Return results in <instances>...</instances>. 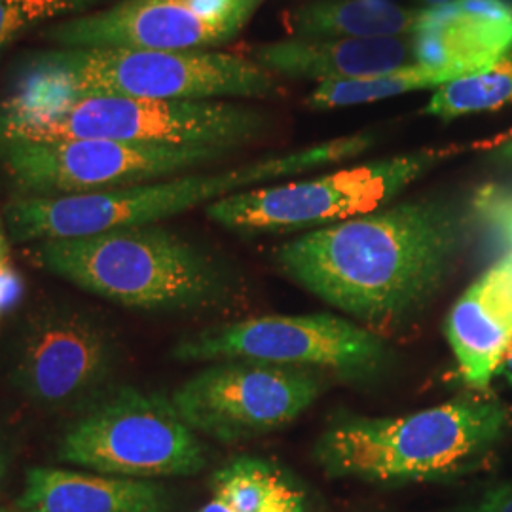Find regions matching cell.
<instances>
[{
    "label": "cell",
    "instance_id": "15",
    "mask_svg": "<svg viewBox=\"0 0 512 512\" xmlns=\"http://www.w3.org/2000/svg\"><path fill=\"white\" fill-rule=\"evenodd\" d=\"M268 73L308 80H353L416 63L414 33L382 38H298L258 44L249 55Z\"/></svg>",
    "mask_w": 512,
    "mask_h": 512
},
{
    "label": "cell",
    "instance_id": "7",
    "mask_svg": "<svg viewBox=\"0 0 512 512\" xmlns=\"http://www.w3.org/2000/svg\"><path fill=\"white\" fill-rule=\"evenodd\" d=\"M456 152L458 145L421 148L315 179L243 190L207 205L205 211L213 222L239 234L317 230L382 209Z\"/></svg>",
    "mask_w": 512,
    "mask_h": 512
},
{
    "label": "cell",
    "instance_id": "30",
    "mask_svg": "<svg viewBox=\"0 0 512 512\" xmlns=\"http://www.w3.org/2000/svg\"><path fill=\"white\" fill-rule=\"evenodd\" d=\"M452 2H456V0H418V4H420L418 8H421V10H435V8L448 6Z\"/></svg>",
    "mask_w": 512,
    "mask_h": 512
},
{
    "label": "cell",
    "instance_id": "22",
    "mask_svg": "<svg viewBox=\"0 0 512 512\" xmlns=\"http://www.w3.org/2000/svg\"><path fill=\"white\" fill-rule=\"evenodd\" d=\"M95 2L101 0H0V52L35 25L80 12Z\"/></svg>",
    "mask_w": 512,
    "mask_h": 512
},
{
    "label": "cell",
    "instance_id": "17",
    "mask_svg": "<svg viewBox=\"0 0 512 512\" xmlns=\"http://www.w3.org/2000/svg\"><path fill=\"white\" fill-rule=\"evenodd\" d=\"M446 340L463 382L486 389L512 348V306L482 275L448 313Z\"/></svg>",
    "mask_w": 512,
    "mask_h": 512
},
{
    "label": "cell",
    "instance_id": "8",
    "mask_svg": "<svg viewBox=\"0 0 512 512\" xmlns=\"http://www.w3.org/2000/svg\"><path fill=\"white\" fill-rule=\"evenodd\" d=\"M57 458L99 475L156 480L198 475L207 465V450L171 397L120 387L74 421Z\"/></svg>",
    "mask_w": 512,
    "mask_h": 512
},
{
    "label": "cell",
    "instance_id": "28",
    "mask_svg": "<svg viewBox=\"0 0 512 512\" xmlns=\"http://www.w3.org/2000/svg\"><path fill=\"white\" fill-rule=\"evenodd\" d=\"M492 158L501 164H512V131L505 137V141L495 148Z\"/></svg>",
    "mask_w": 512,
    "mask_h": 512
},
{
    "label": "cell",
    "instance_id": "20",
    "mask_svg": "<svg viewBox=\"0 0 512 512\" xmlns=\"http://www.w3.org/2000/svg\"><path fill=\"white\" fill-rule=\"evenodd\" d=\"M454 80H458V76L450 69L416 61L391 73L353 80L321 82L306 99V105L313 110L346 109L355 105L384 101L408 92H418L425 88L439 90L440 86L450 84Z\"/></svg>",
    "mask_w": 512,
    "mask_h": 512
},
{
    "label": "cell",
    "instance_id": "24",
    "mask_svg": "<svg viewBox=\"0 0 512 512\" xmlns=\"http://www.w3.org/2000/svg\"><path fill=\"white\" fill-rule=\"evenodd\" d=\"M452 512H512V482L497 484L475 501Z\"/></svg>",
    "mask_w": 512,
    "mask_h": 512
},
{
    "label": "cell",
    "instance_id": "18",
    "mask_svg": "<svg viewBox=\"0 0 512 512\" xmlns=\"http://www.w3.org/2000/svg\"><path fill=\"white\" fill-rule=\"evenodd\" d=\"M423 10L391 0H327L294 8L283 23L291 37L382 38L416 33Z\"/></svg>",
    "mask_w": 512,
    "mask_h": 512
},
{
    "label": "cell",
    "instance_id": "12",
    "mask_svg": "<svg viewBox=\"0 0 512 512\" xmlns=\"http://www.w3.org/2000/svg\"><path fill=\"white\" fill-rule=\"evenodd\" d=\"M118 365L109 329L88 311L50 306L38 311L21 332L12 382L42 408L95 403Z\"/></svg>",
    "mask_w": 512,
    "mask_h": 512
},
{
    "label": "cell",
    "instance_id": "21",
    "mask_svg": "<svg viewBox=\"0 0 512 512\" xmlns=\"http://www.w3.org/2000/svg\"><path fill=\"white\" fill-rule=\"evenodd\" d=\"M512 105V52L490 69L440 86L425 114L450 122L459 116L492 112Z\"/></svg>",
    "mask_w": 512,
    "mask_h": 512
},
{
    "label": "cell",
    "instance_id": "25",
    "mask_svg": "<svg viewBox=\"0 0 512 512\" xmlns=\"http://www.w3.org/2000/svg\"><path fill=\"white\" fill-rule=\"evenodd\" d=\"M486 275L512 304V251L503 260H499L494 268H490Z\"/></svg>",
    "mask_w": 512,
    "mask_h": 512
},
{
    "label": "cell",
    "instance_id": "1",
    "mask_svg": "<svg viewBox=\"0 0 512 512\" xmlns=\"http://www.w3.org/2000/svg\"><path fill=\"white\" fill-rule=\"evenodd\" d=\"M461 238L452 205L404 202L310 230L275 260L296 285L368 329H399L437 296Z\"/></svg>",
    "mask_w": 512,
    "mask_h": 512
},
{
    "label": "cell",
    "instance_id": "6",
    "mask_svg": "<svg viewBox=\"0 0 512 512\" xmlns=\"http://www.w3.org/2000/svg\"><path fill=\"white\" fill-rule=\"evenodd\" d=\"M110 93L162 101L272 97L279 84L251 57L211 50L59 48L33 57L16 90Z\"/></svg>",
    "mask_w": 512,
    "mask_h": 512
},
{
    "label": "cell",
    "instance_id": "10",
    "mask_svg": "<svg viewBox=\"0 0 512 512\" xmlns=\"http://www.w3.org/2000/svg\"><path fill=\"white\" fill-rule=\"evenodd\" d=\"M226 150L107 139H0V165L23 196L50 198L152 183L211 164Z\"/></svg>",
    "mask_w": 512,
    "mask_h": 512
},
{
    "label": "cell",
    "instance_id": "19",
    "mask_svg": "<svg viewBox=\"0 0 512 512\" xmlns=\"http://www.w3.org/2000/svg\"><path fill=\"white\" fill-rule=\"evenodd\" d=\"M213 499L198 512H304L306 495L275 463L239 456L215 471Z\"/></svg>",
    "mask_w": 512,
    "mask_h": 512
},
{
    "label": "cell",
    "instance_id": "5",
    "mask_svg": "<svg viewBox=\"0 0 512 512\" xmlns=\"http://www.w3.org/2000/svg\"><path fill=\"white\" fill-rule=\"evenodd\" d=\"M31 256L44 270L129 310H205L232 293L230 277L211 256L160 224L40 241Z\"/></svg>",
    "mask_w": 512,
    "mask_h": 512
},
{
    "label": "cell",
    "instance_id": "13",
    "mask_svg": "<svg viewBox=\"0 0 512 512\" xmlns=\"http://www.w3.org/2000/svg\"><path fill=\"white\" fill-rule=\"evenodd\" d=\"M262 0H122L69 19L46 37L59 48H141L186 52L228 42Z\"/></svg>",
    "mask_w": 512,
    "mask_h": 512
},
{
    "label": "cell",
    "instance_id": "27",
    "mask_svg": "<svg viewBox=\"0 0 512 512\" xmlns=\"http://www.w3.org/2000/svg\"><path fill=\"white\" fill-rule=\"evenodd\" d=\"M14 463V442L0 429V492L10 475V467Z\"/></svg>",
    "mask_w": 512,
    "mask_h": 512
},
{
    "label": "cell",
    "instance_id": "3",
    "mask_svg": "<svg viewBox=\"0 0 512 512\" xmlns=\"http://www.w3.org/2000/svg\"><path fill=\"white\" fill-rule=\"evenodd\" d=\"M511 427V410L492 399H454L393 418L348 416L315 442L330 478L370 484L440 482L471 473Z\"/></svg>",
    "mask_w": 512,
    "mask_h": 512
},
{
    "label": "cell",
    "instance_id": "9",
    "mask_svg": "<svg viewBox=\"0 0 512 512\" xmlns=\"http://www.w3.org/2000/svg\"><path fill=\"white\" fill-rule=\"evenodd\" d=\"M171 355L183 363L243 359L366 380L389 365L391 349L359 323L334 313H306L264 315L200 330L181 340Z\"/></svg>",
    "mask_w": 512,
    "mask_h": 512
},
{
    "label": "cell",
    "instance_id": "26",
    "mask_svg": "<svg viewBox=\"0 0 512 512\" xmlns=\"http://www.w3.org/2000/svg\"><path fill=\"white\" fill-rule=\"evenodd\" d=\"M486 211L495 220V224L509 236L512 232V194L499 202H486Z\"/></svg>",
    "mask_w": 512,
    "mask_h": 512
},
{
    "label": "cell",
    "instance_id": "32",
    "mask_svg": "<svg viewBox=\"0 0 512 512\" xmlns=\"http://www.w3.org/2000/svg\"><path fill=\"white\" fill-rule=\"evenodd\" d=\"M0 512H10L8 509H0Z\"/></svg>",
    "mask_w": 512,
    "mask_h": 512
},
{
    "label": "cell",
    "instance_id": "23",
    "mask_svg": "<svg viewBox=\"0 0 512 512\" xmlns=\"http://www.w3.org/2000/svg\"><path fill=\"white\" fill-rule=\"evenodd\" d=\"M10 234L0 220V321L18 308L25 296V281L12 260Z\"/></svg>",
    "mask_w": 512,
    "mask_h": 512
},
{
    "label": "cell",
    "instance_id": "31",
    "mask_svg": "<svg viewBox=\"0 0 512 512\" xmlns=\"http://www.w3.org/2000/svg\"><path fill=\"white\" fill-rule=\"evenodd\" d=\"M507 238H509V241H511V245H512V232H511V234H509V236H507Z\"/></svg>",
    "mask_w": 512,
    "mask_h": 512
},
{
    "label": "cell",
    "instance_id": "29",
    "mask_svg": "<svg viewBox=\"0 0 512 512\" xmlns=\"http://www.w3.org/2000/svg\"><path fill=\"white\" fill-rule=\"evenodd\" d=\"M497 376L505 378V382H507L509 385H512V348L511 351L507 353L505 361H503L501 366H499V370H497Z\"/></svg>",
    "mask_w": 512,
    "mask_h": 512
},
{
    "label": "cell",
    "instance_id": "11",
    "mask_svg": "<svg viewBox=\"0 0 512 512\" xmlns=\"http://www.w3.org/2000/svg\"><path fill=\"white\" fill-rule=\"evenodd\" d=\"M325 389L319 370L260 361H217L179 385L171 401L198 435L236 444L298 420Z\"/></svg>",
    "mask_w": 512,
    "mask_h": 512
},
{
    "label": "cell",
    "instance_id": "4",
    "mask_svg": "<svg viewBox=\"0 0 512 512\" xmlns=\"http://www.w3.org/2000/svg\"><path fill=\"white\" fill-rule=\"evenodd\" d=\"M264 126L258 110L222 101L29 88L0 103V139H107L228 152L256 139Z\"/></svg>",
    "mask_w": 512,
    "mask_h": 512
},
{
    "label": "cell",
    "instance_id": "14",
    "mask_svg": "<svg viewBox=\"0 0 512 512\" xmlns=\"http://www.w3.org/2000/svg\"><path fill=\"white\" fill-rule=\"evenodd\" d=\"M414 44L418 63L450 69L458 80L482 73L512 52V2L456 0L423 10Z\"/></svg>",
    "mask_w": 512,
    "mask_h": 512
},
{
    "label": "cell",
    "instance_id": "16",
    "mask_svg": "<svg viewBox=\"0 0 512 512\" xmlns=\"http://www.w3.org/2000/svg\"><path fill=\"white\" fill-rule=\"evenodd\" d=\"M18 512H173L164 484L59 467L27 471Z\"/></svg>",
    "mask_w": 512,
    "mask_h": 512
},
{
    "label": "cell",
    "instance_id": "2",
    "mask_svg": "<svg viewBox=\"0 0 512 512\" xmlns=\"http://www.w3.org/2000/svg\"><path fill=\"white\" fill-rule=\"evenodd\" d=\"M372 145V135L355 133L219 173H188L152 183L71 196H23L4 207V224L12 241L29 245L160 224L162 220L183 215L200 205H211L243 190L346 162Z\"/></svg>",
    "mask_w": 512,
    "mask_h": 512
}]
</instances>
